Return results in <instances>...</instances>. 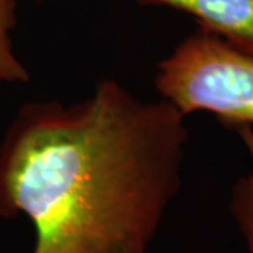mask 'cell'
Here are the masks:
<instances>
[{"instance_id": "obj_1", "label": "cell", "mask_w": 253, "mask_h": 253, "mask_svg": "<svg viewBox=\"0 0 253 253\" xmlns=\"http://www.w3.org/2000/svg\"><path fill=\"white\" fill-rule=\"evenodd\" d=\"M186 118L110 78L23 104L0 144V217L33 222V253H148L180 191Z\"/></svg>"}, {"instance_id": "obj_3", "label": "cell", "mask_w": 253, "mask_h": 253, "mask_svg": "<svg viewBox=\"0 0 253 253\" xmlns=\"http://www.w3.org/2000/svg\"><path fill=\"white\" fill-rule=\"evenodd\" d=\"M141 4L179 10L199 27L253 58V0H136Z\"/></svg>"}, {"instance_id": "obj_5", "label": "cell", "mask_w": 253, "mask_h": 253, "mask_svg": "<svg viewBox=\"0 0 253 253\" xmlns=\"http://www.w3.org/2000/svg\"><path fill=\"white\" fill-rule=\"evenodd\" d=\"M235 131L251 155L252 169L234 184L229 210L244 236L248 252L253 253V128L252 126H242Z\"/></svg>"}, {"instance_id": "obj_4", "label": "cell", "mask_w": 253, "mask_h": 253, "mask_svg": "<svg viewBox=\"0 0 253 253\" xmlns=\"http://www.w3.org/2000/svg\"><path fill=\"white\" fill-rule=\"evenodd\" d=\"M17 24V0H0V90L9 84L28 83L30 72L13 45Z\"/></svg>"}, {"instance_id": "obj_2", "label": "cell", "mask_w": 253, "mask_h": 253, "mask_svg": "<svg viewBox=\"0 0 253 253\" xmlns=\"http://www.w3.org/2000/svg\"><path fill=\"white\" fill-rule=\"evenodd\" d=\"M154 84L186 117L203 111L225 128L253 126V58L203 28L158 62Z\"/></svg>"}]
</instances>
